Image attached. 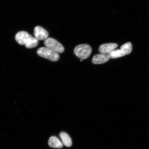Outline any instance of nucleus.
Here are the masks:
<instances>
[{
    "instance_id": "obj_1",
    "label": "nucleus",
    "mask_w": 149,
    "mask_h": 149,
    "mask_svg": "<svg viewBox=\"0 0 149 149\" xmlns=\"http://www.w3.org/2000/svg\"><path fill=\"white\" fill-rule=\"evenodd\" d=\"M92 52V48L90 45L87 44L79 45L76 46L74 49V54L81 60L88 58Z\"/></svg>"
},
{
    "instance_id": "obj_2",
    "label": "nucleus",
    "mask_w": 149,
    "mask_h": 149,
    "mask_svg": "<svg viewBox=\"0 0 149 149\" xmlns=\"http://www.w3.org/2000/svg\"><path fill=\"white\" fill-rule=\"evenodd\" d=\"M37 53L40 56L47 59L50 61H56L59 59V54L47 47H42L37 50Z\"/></svg>"
},
{
    "instance_id": "obj_3",
    "label": "nucleus",
    "mask_w": 149,
    "mask_h": 149,
    "mask_svg": "<svg viewBox=\"0 0 149 149\" xmlns=\"http://www.w3.org/2000/svg\"><path fill=\"white\" fill-rule=\"evenodd\" d=\"M44 44L46 47L50 48L53 51L60 53L64 52V48L60 42L55 39L47 38L44 40Z\"/></svg>"
},
{
    "instance_id": "obj_4",
    "label": "nucleus",
    "mask_w": 149,
    "mask_h": 149,
    "mask_svg": "<svg viewBox=\"0 0 149 149\" xmlns=\"http://www.w3.org/2000/svg\"><path fill=\"white\" fill-rule=\"evenodd\" d=\"M118 47V45L113 43H109L101 45L99 48V51L103 54L109 55Z\"/></svg>"
},
{
    "instance_id": "obj_5",
    "label": "nucleus",
    "mask_w": 149,
    "mask_h": 149,
    "mask_svg": "<svg viewBox=\"0 0 149 149\" xmlns=\"http://www.w3.org/2000/svg\"><path fill=\"white\" fill-rule=\"evenodd\" d=\"M33 34L38 40H45L48 38L49 36L47 31L40 26H37L35 27Z\"/></svg>"
},
{
    "instance_id": "obj_6",
    "label": "nucleus",
    "mask_w": 149,
    "mask_h": 149,
    "mask_svg": "<svg viewBox=\"0 0 149 149\" xmlns=\"http://www.w3.org/2000/svg\"><path fill=\"white\" fill-rule=\"evenodd\" d=\"M31 35L25 31H20L16 33L15 37V40L19 44L25 45L28 39Z\"/></svg>"
},
{
    "instance_id": "obj_7",
    "label": "nucleus",
    "mask_w": 149,
    "mask_h": 149,
    "mask_svg": "<svg viewBox=\"0 0 149 149\" xmlns=\"http://www.w3.org/2000/svg\"><path fill=\"white\" fill-rule=\"evenodd\" d=\"M109 55L103 54H97L93 57L92 62L94 64H104L108 62L110 59Z\"/></svg>"
},
{
    "instance_id": "obj_8",
    "label": "nucleus",
    "mask_w": 149,
    "mask_h": 149,
    "mask_svg": "<svg viewBox=\"0 0 149 149\" xmlns=\"http://www.w3.org/2000/svg\"><path fill=\"white\" fill-rule=\"evenodd\" d=\"M48 145L51 148H63V144L59 139L55 136H52L48 141Z\"/></svg>"
},
{
    "instance_id": "obj_9",
    "label": "nucleus",
    "mask_w": 149,
    "mask_h": 149,
    "mask_svg": "<svg viewBox=\"0 0 149 149\" xmlns=\"http://www.w3.org/2000/svg\"><path fill=\"white\" fill-rule=\"evenodd\" d=\"M59 137L65 146L70 147L71 146L72 142L71 139L68 134L64 132H61L59 134Z\"/></svg>"
},
{
    "instance_id": "obj_10",
    "label": "nucleus",
    "mask_w": 149,
    "mask_h": 149,
    "mask_svg": "<svg viewBox=\"0 0 149 149\" xmlns=\"http://www.w3.org/2000/svg\"><path fill=\"white\" fill-rule=\"evenodd\" d=\"M38 44V40L35 37L31 36L25 45L26 48H32L36 47Z\"/></svg>"
},
{
    "instance_id": "obj_11",
    "label": "nucleus",
    "mask_w": 149,
    "mask_h": 149,
    "mask_svg": "<svg viewBox=\"0 0 149 149\" xmlns=\"http://www.w3.org/2000/svg\"><path fill=\"white\" fill-rule=\"evenodd\" d=\"M120 49L125 55L129 54L132 50V45L131 43L127 42L121 46Z\"/></svg>"
},
{
    "instance_id": "obj_12",
    "label": "nucleus",
    "mask_w": 149,
    "mask_h": 149,
    "mask_svg": "<svg viewBox=\"0 0 149 149\" xmlns=\"http://www.w3.org/2000/svg\"><path fill=\"white\" fill-rule=\"evenodd\" d=\"M109 55L110 58L111 59L118 58L125 56L120 49L113 50Z\"/></svg>"
}]
</instances>
